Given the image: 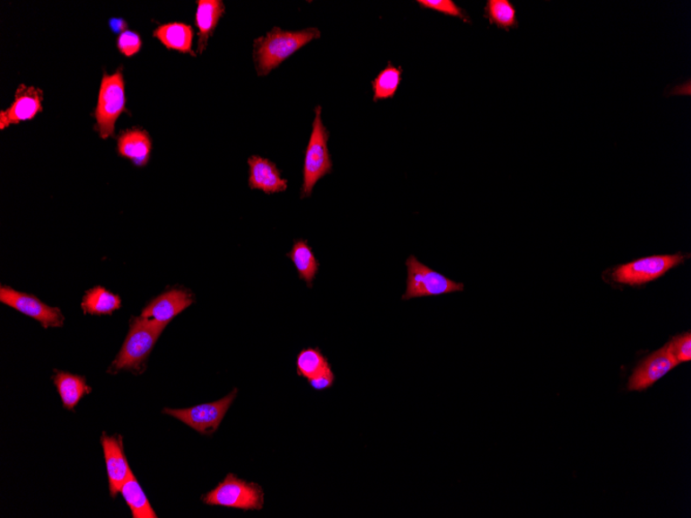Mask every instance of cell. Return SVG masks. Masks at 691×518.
I'll use <instances>...</instances> for the list:
<instances>
[{
  "instance_id": "obj_3",
  "label": "cell",
  "mask_w": 691,
  "mask_h": 518,
  "mask_svg": "<svg viewBox=\"0 0 691 518\" xmlns=\"http://www.w3.org/2000/svg\"><path fill=\"white\" fill-rule=\"evenodd\" d=\"M329 137L328 129L322 121V107L317 106L313 129L304 155L302 199L313 194L317 182L333 172L334 163L328 150Z\"/></svg>"
},
{
  "instance_id": "obj_5",
  "label": "cell",
  "mask_w": 691,
  "mask_h": 518,
  "mask_svg": "<svg viewBox=\"0 0 691 518\" xmlns=\"http://www.w3.org/2000/svg\"><path fill=\"white\" fill-rule=\"evenodd\" d=\"M121 70L112 75L105 73L101 79L96 109V127L103 139L114 135L115 125L121 113L126 111V86Z\"/></svg>"
},
{
  "instance_id": "obj_2",
  "label": "cell",
  "mask_w": 691,
  "mask_h": 518,
  "mask_svg": "<svg viewBox=\"0 0 691 518\" xmlns=\"http://www.w3.org/2000/svg\"><path fill=\"white\" fill-rule=\"evenodd\" d=\"M130 325L125 344L110 366L109 373L113 374L120 371L140 373L167 327L142 317H134Z\"/></svg>"
},
{
  "instance_id": "obj_17",
  "label": "cell",
  "mask_w": 691,
  "mask_h": 518,
  "mask_svg": "<svg viewBox=\"0 0 691 518\" xmlns=\"http://www.w3.org/2000/svg\"><path fill=\"white\" fill-rule=\"evenodd\" d=\"M153 37L169 50L196 57L193 51L194 30L191 25L181 22L162 24L153 31Z\"/></svg>"
},
{
  "instance_id": "obj_16",
  "label": "cell",
  "mask_w": 691,
  "mask_h": 518,
  "mask_svg": "<svg viewBox=\"0 0 691 518\" xmlns=\"http://www.w3.org/2000/svg\"><path fill=\"white\" fill-rule=\"evenodd\" d=\"M225 13V4L221 0H199L196 11V25L198 29L197 52L206 50L208 40Z\"/></svg>"
},
{
  "instance_id": "obj_13",
  "label": "cell",
  "mask_w": 691,
  "mask_h": 518,
  "mask_svg": "<svg viewBox=\"0 0 691 518\" xmlns=\"http://www.w3.org/2000/svg\"><path fill=\"white\" fill-rule=\"evenodd\" d=\"M249 167V187L260 189L267 195L283 193L288 188V180H284L276 163L259 155H253L248 160Z\"/></svg>"
},
{
  "instance_id": "obj_30",
  "label": "cell",
  "mask_w": 691,
  "mask_h": 518,
  "mask_svg": "<svg viewBox=\"0 0 691 518\" xmlns=\"http://www.w3.org/2000/svg\"><path fill=\"white\" fill-rule=\"evenodd\" d=\"M11 126L10 121L8 118H6L4 110L0 112V128L4 129L5 127H8Z\"/></svg>"
},
{
  "instance_id": "obj_24",
  "label": "cell",
  "mask_w": 691,
  "mask_h": 518,
  "mask_svg": "<svg viewBox=\"0 0 691 518\" xmlns=\"http://www.w3.org/2000/svg\"><path fill=\"white\" fill-rule=\"evenodd\" d=\"M297 373L308 380L331 367L327 357L317 347L303 349L296 359Z\"/></svg>"
},
{
  "instance_id": "obj_8",
  "label": "cell",
  "mask_w": 691,
  "mask_h": 518,
  "mask_svg": "<svg viewBox=\"0 0 691 518\" xmlns=\"http://www.w3.org/2000/svg\"><path fill=\"white\" fill-rule=\"evenodd\" d=\"M682 254L653 256L640 259L634 262L620 266L614 271L616 282L630 285H639L665 275L669 269L684 261Z\"/></svg>"
},
{
  "instance_id": "obj_15",
  "label": "cell",
  "mask_w": 691,
  "mask_h": 518,
  "mask_svg": "<svg viewBox=\"0 0 691 518\" xmlns=\"http://www.w3.org/2000/svg\"><path fill=\"white\" fill-rule=\"evenodd\" d=\"M43 92L33 86L20 85L15 93V101L8 110L4 111L11 125L31 120L42 111Z\"/></svg>"
},
{
  "instance_id": "obj_9",
  "label": "cell",
  "mask_w": 691,
  "mask_h": 518,
  "mask_svg": "<svg viewBox=\"0 0 691 518\" xmlns=\"http://www.w3.org/2000/svg\"><path fill=\"white\" fill-rule=\"evenodd\" d=\"M0 302L37 320L44 329L62 327L65 323V317L59 309L51 308L35 296L4 287V285L0 288Z\"/></svg>"
},
{
  "instance_id": "obj_12",
  "label": "cell",
  "mask_w": 691,
  "mask_h": 518,
  "mask_svg": "<svg viewBox=\"0 0 691 518\" xmlns=\"http://www.w3.org/2000/svg\"><path fill=\"white\" fill-rule=\"evenodd\" d=\"M193 303V296L188 291L172 289L153 299L140 317L167 326Z\"/></svg>"
},
{
  "instance_id": "obj_10",
  "label": "cell",
  "mask_w": 691,
  "mask_h": 518,
  "mask_svg": "<svg viewBox=\"0 0 691 518\" xmlns=\"http://www.w3.org/2000/svg\"><path fill=\"white\" fill-rule=\"evenodd\" d=\"M678 364L667 344L642 361L630 377L627 390L629 391H646Z\"/></svg>"
},
{
  "instance_id": "obj_27",
  "label": "cell",
  "mask_w": 691,
  "mask_h": 518,
  "mask_svg": "<svg viewBox=\"0 0 691 518\" xmlns=\"http://www.w3.org/2000/svg\"><path fill=\"white\" fill-rule=\"evenodd\" d=\"M118 48L119 52L127 57L136 56L142 48V39L139 33L132 31L121 33L118 40Z\"/></svg>"
},
{
  "instance_id": "obj_20",
  "label": "cell",
  "mask_w": 691,
  "mask_h": 518,
  "mask_svg": "<svg viewBox=\"0 0 691 518\" xmlns=\"http://www.w3.org/2000/svg\"><path fill=\"white\" fill-rule=\"evenodd\" d=\"M120 494L123 495L127 506L132 511L134 518H157L151 503H149L144 490L142 489L140 483L133 473L120 488Z\"/></svg>"
},
{
  "instance_id": "obj_14",
  "label": "cell",
  "mask_w": 691,
  "mask_h": 518,
  "mask_svg": "<svg viewBox=\"0 0 691 518\" xmlns=\"http://www.w3.org/2000/svg\"><path fill=\"white\" fill-rule=\"evenodd\" d=\"M118 145L120 156L132 161L135 166L147 165L151 158L153 143L151 136L144 129H127L120 134Z\"/></svg>"
},
{
  "instance_id": "obj_18",
  "label": "cell",
  "mask_w": 691,
  "mask_h": 518,
  "mask_svg": "<svg viewBox=\"0 0 691 518\" xmlns=\"http://www.w3.org/2000/svg\"><path fill=\"white\" fill-rule=\"evenodd\" d=\"M54 384L67 410H74L86 394L92 392V387L86 384L85 378L66 372H57L53 377Z\"/></svg>"
},
{
  "instance_id": "obj_21",
  "label": "cell",
  "mask_w": 691,
  "mask_h": 518,
  "mask_svg": "<svg viewBox=\"0 0 691 518\" xmlns=\"http://www.w3.org/2000/svg\"><path fill=\"white\" fill-rule=\"evenodd\" d=\"M484 16L499 30L510 31L519 27L518 13L510 0H487Z\"/></svg>"
},
{
  "instance_id": "obj_22",
  "label": "cell",
  "mask_w": 691,
  "mask_h": 518,
  "mask_svg": "<svg viewBox=\"0 0 691 518\" xmlns=\"http://www.w3.org/2000/svg\"><path fill=\"white\" fill-rule=\"evenodd\" d=\"M81 305L83 312L90 315H111L120 309L121 300L105 288L96 287L86 292Z\"/></svg>"
},
{
  "instance_id": "obj_6",
  "label": "cell",
  "mask_w": 691,
  "mask_h": 518,
  "mask_svg": "<svg viewBox=\"0 0 691 518\" xmlns=\"http://www.w3.org/2000/svg\"><path fill=\"white\" fill-rule=\"evenodd\" d=\"M203 501L207 505L260 510L264 505V493L258 484L249 483L229 474Z\"/></svg>"
},
{
  "instance_id": "obj_26",
  "label": "cell",
  "mask_w": 691,
  "mask_h": 518,
  "mask_svg": "<svg viewBox=\"0 0 691 518\" xmlns=\"http://www.w3.org/2000/svg\"><path fill=\"white\" fill-rule=\"evenodd\" d=\"M669 351L679 364L687 363L691 359V334L684 333L676 337L668 343Z\"/></svg>"
},
{
  "instance_id": "obj_1",
  "label": "cell",
  "mask_w": 691,
  "mask_h": 518,
  "mask_svg": "<svg viewBox=\"0 0 691 518\" xmlns=\"http://www.w3.org/2000/svg\"><path fill=\"white\" fill-rule=\"evenodd\" d=\"M320 38L321 31L317 27L302 31H284L274 27L266 36L254 40L253 58L257 75L259 77L267 76L302 47Z\"/></svg>"
},
{
  "instance_id": "obj_28",
  "label": "cell",
  "mask_w": 691,
  "mask_h": 518,
  "mask_svg": "<svg viewBox=\"0 0 691 518\" xmlns=\"http://www.w3.org/2000/svg\"><path fill=\"white\" fill-rule=\"evenodd\" d=\"M335 380V373L333 370H331V367H329V369L325 370L321 373L318 374V376L308 381L311 388H314L315 391H322L329 390V388L333 387Z\"/></svg>"
},
{
  "instance_id": "obj_29",
  "label": "cell",
  "mask_w": 691,
  "mask_h": 518,
  "mask_svg": "<svg viewBox=\"0 0 691 518\" xmlns=\"http://www.w3.org/2000/svg\"><path fill=\"white\" fill-rule=\"evenodd\" d=\"M108 25H109V29L113 33H120V35L127 31V23L123 18H111Z\"/></svg>"
},
{
  "instance_id": "obj_23",
  "label": "cell",
  "mask_w": 691,
  "mask_h": 518,
  "mask_svg": "<svg viewBox=\"0 0 691 518\" xmlns=\"http://www.w3.org/2000/svg\"><path fill=\"white\" fill-rule=\"evenodd\" d=\"M402 75L403 67L394 66L389 61L388 66L372 81V92H374L372 101H379L394 98L402 83Z\"/></svg>"
},
{
  "instance_id": "obj_19",
  "label": "cell",
  "mask_w": 691,
  "mask_h": 518,
  "mask_svg": "<svg viewBox=\"0 0 691 518\" xmlns=\"http://www.w3.org/2000/svg\"><path fill=\"white\" fill-rule=\"evenodd\" d=\"M287 257L293 262L300 278L306 282L310 288L313 287L314 279L318 271H319L320 264L318 262L313 250H311L308 241H295L293 250H291Z\"/></svg>"
},
{
  "instance_id": "obj_11",
  "label": "cell",
  "mask_w": 691,
  "mask_h": 518,
  "mask_svg": "<svg viewBox=\"0 0 691 518\" xmlns=\"http://www.w3.org/2000/svg\"><path fill=\"white\" fill-rule=\"evenodd\" d=\"M101 446H103L107 467L108 478H109V489L112 497H117L121 487L133 472L127 460L124 449V438L119 435H101Z\"/></svg>"
},
{
  "instance_id": "obj_4",
  "label": "cell",
  "mask_w": 691,
  "mask_h": 518,
  "mask_svg": "<svg viewBox=\"0 0 691 518\" xmlns=\"http://www.w3.org/2000/svg\"><path fill=\"white\" fill-rule=\"evenodd\" d=\"M405 264L407 268V282L402 297L404 302L415 298L451 294L465 289L464 284L453 282L452 279L433 270L420 262L415 255H411Z\"/></svg>"
},
{
  "instance_id": "obj_25",
  "label": "cell",
  "mask_w": 691,
  "mask_h": 518,
  "mask_svg": "<svg viewBox=\"0 0 691 518\" xmlns=\"http://www.w3.org/2000/svg\"><path fill=\"white\" fill-rule=\"evenodd\" d=\"M420 8L443 13L445 16L456 17L465 23H471V18L465 10L452 0H417Z\"/></svg>"
},
{
  "instance_id": "obj_7",
  "label": "cell",
  "mask_w": 691,
  "mask_h": 518,
  "mask_svg": "<svg viewBox=\"0 0 691 518\" xmlns=\"http://www.w3.org/2000/svg\"><path fill=\"white\" fill-rule=\"evenodd\" d=\"M237 395V390L214 403L188 408H164L167 415L184 422L201 435H213L221 425Z\"/></svg>"
}]
</instances>
